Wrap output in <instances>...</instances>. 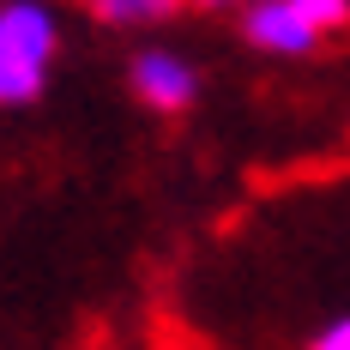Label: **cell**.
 Segmentation results:
<instances>
[{"mask_svg":"<svg viewBox=\"0 0 350 350\" xmlns=\"http://www.w3.org/2000/svg\"><path fill=\"white\" fill-rule=\"evenodd\" d=\"M55 12L42 0H6L0 6V61H18L31 72H49V55H55Z\"/></svg>","mask_w":350,"mask_h":350,"instance_id":"2","label":"cell"},{"mask_svg":"<svg viewBox=\"0 0 350 350\" xmlns=\"http://www.w3.org/2000/svg\"><path fill=\"white\" fill-rule=\"evenodd\" d=\"M308 350H350V314H338V320H326L314 332V345Z\"/></svg>","mask_w":350,"mask_h":350,"instance_id":"7","label":"cell"},{"mask_svg":"<svg viewBox=\"0 0 350 350\" xmlns=\"http://www.w3.org/2000/svg\"><path fill=\"white\" fill-rule=\"evenodd\" d=\"M193 6H254V0H193Z\"/></svg>","mask_w":350,"mask_h":350,"instance_id":"8","label":"cell"},{"mask_svg":"<svg viewBox=\"0 0 350 350\" xmlns=\"http://www.w3.org/2000/svg\"><path fill=\"white\" fill-rule=\"evenodd\" d=\"M127 85L145 109H163V115H181V109L200 97V72L193 61H181L175 49H139L133 67H127Z\"/></svg>","mask_w":350,"mask_h":350,"instance_id":"1","label":"cell"},{"mask_svg":"<svg viewBox=\"0 0 350 350\" xmlns=\"http://www.w3.org/2000/svg\"><path fill=\"white\" fill-rule=\"evenodd\" d=\"M42 91V72L18 67V61H0V103H31Z\"/></svg>","mask_w":350,"mask_h":350,"instance_id":"5","label":"cell"},{"mask_svg":"<svg viewBox=\"0 0 350 350\" xmlns=\"http://www.w3.org/2000/svg\"><path fill=\"white\" fill-rule=\"evenodd\" d=\"M175 6H181V0H91V12H97L103 25H115V31L163 25V18H175Z\"/></svg>","mask_w":350,"mask_h":350,"instance_id":"4","label":"cell"},{"mask_svg":"<svg viewBox=\"0 0 350 350\" xmlns=\"http://www.w3.org/2000/svg\"><path fill=\"white\" fill-rule=\"evenodd\" d=\"M242 36L254 49H266V55H308L320 42V31L302 18L296 0H254L242 12Z\"/></svg>","mask_w":350,"mask_h":350,"instance_id":"3","label":"cell"},{"mask_svg":"<svg viewBox=\"0 0 350 350\" xmlns=\"http://www.w3.org/2000/svg\"><path fill=\"white\" fill-rule=\"evenodd\" d=\"M296 6H302V18H308L320 36H326V31H338V25L350 18V0H296Z\"/></svg>","mask_w":350,"mask_h":350,"instance_id":"6","label":"cell"}]
</instances>
